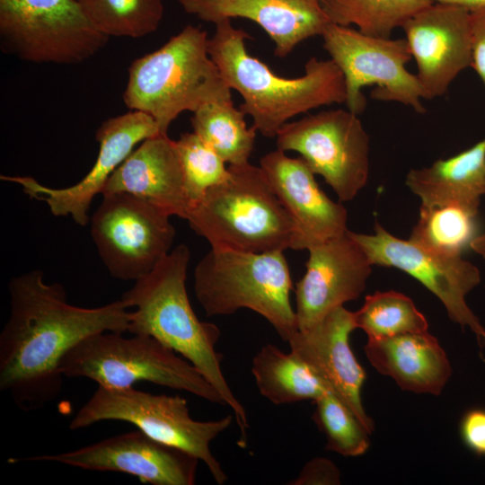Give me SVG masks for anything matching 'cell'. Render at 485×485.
Segmentation results:
<instances>
[{"label": "cell", "instance_id": "10", "mask_svg": "<svg viewBox=\"0 0 485 485\" xmlns=\"http://www.w3.org/2000/svg\"><path fill=\"white\" fill-rule=\"evenodd\" d=\"M323 48L341 71L348 110L360 114L366 106L364 87L375 85L371 98L410 107L423 113V90L406 65L412 59L406 39L366 35L353 27L330 22L322 33Z\"/></svg>", "mask_w": 485, "mask_h": 485}, {"label": "cell", "instance_id": "16", "mask_svg": "<svg viewBox=\"0 0 485 485\" xmlns=\"http://www.w3.org/2000/svg\"><path fill=\"white\" fill-rule=\"evenodd\" d=\"M402 29L425 99L443 96L459 74L472 65L470 11L433 2Z\"/></svg>", "mask_w": 485, "mask_h": 485}, {"label": "cell", "instance_id": "17", "mask_svg": "<svg viewBox=\"0 0 485 485\" xmlns=\"http://www.w3.org/2000/svg\"><path fill=\"white\" fill-rule=\"evenodd\" d=\"M348 231L307 249L306 270L295 286L299 331L309 329L335 308L356 300L366 289L373 264Z\"/></svg>", "mask_w": 485, "mask_h": 485}, {"label": "cell", "instance_id": "33", "mask_svg": "<svg viewBox=\"0 0 485 485\" xmlns=\"http://www.w3.org/2000/svg\"><path fill=\"white\" fill-rule=\"evenodd\" d=\"M460 436L468 449L485 456V409L469 410L460 422Z\"/></svg>", "mask_w": 485, "mask_h": 485}, {"label": "cell", "instance_id": "7", "mask_svg": "<svg viewBox=\"0 0 485 485\" xmlns=\"http://www.w3.org/2000/svg\"><path fill=\"white\" fill-rule=\"evenodd\" d=\"M123 334L103 331L85 338L63 358L64 376L88 378L98 386L113 389L148 382L225 405L202 374L174 350L149 335L127 338Z\"/></svg>", "mask_w": 485, "mask_h": 485}, {"label": "cell", "instance_id": "22", "mask_svg": "<svg viewBox=\"0 0 485 485\" xmlns=\"http://www.w3.org/2000/svg\"><path fill=\"white\" fill-rule=\"evenodd\" d=\"M364 349L370 364L405 391L439 395L452 375L445 350L428 331L368 339Z\"/></svg>", "mask_w": 485, "mask_h": 485}, {"label": "cell", "instance_id": "20", "mask_svg": "<svg viewBox=\"0 0 485 485\" xmlns=\"http://www.w3.org/2000/svg\"><path fill=\"white\" fill-rule=\"evenodd\" d=\"M199 20L216 24L221 20L252 21L274 43V54L286 57L303 41L321 36L330 23L321 0H177Z\"/></svg>", "mask_w": 485, "mask_h": 485}, {"label": "cell", "instance_id": "24", "mask_svg": "<svg viewBox=\"0 0 485 485\" xmlns=\"http://www.w3.org/2000/svg\"><path fill=\"white\" fill-rule=\"evenodd\" d=\"M251 373L260 393L276 405L315 401L327 387L291 351L273 344L261 347L252 358Z\"/></svg>", "mask_w": 485, "mask_h": 485}, {"label": "cell", "instance_id": "15", "mask_svg": "<svg viewBox=\"0 0 485 485\" xmlns=\"http://www.w3.org/2000/svg\"><path fill=\"white\" fill-rule=\"evenodd\" d=\"M155 120L148 114L131 110L103 121L96 131L97 159L77 183L65 188L45 186L30 176L1 175L2 181L19 184L30 198L45 202L55 216H71L79 225L90 222L88 211L112 172L145 139L160 135ZM162 135V134H161Z\"/></svg>", "mask_w": 485, "mask_h": 485}, {"label": "cell", "instance_id": "2", "mask_svg": "<svg viewBox=\"0 0 485 485\" xmlns=\"http://www.w3.org/2000/svg\"><path fill=\"white\" fill-rule=\"evenodd\" d=\"M190 260L188 246L179 244L122 295L128 307L134 308L128 331L149 335L191 363L234 411L240 429L238 444L244 447L248 418L222 371L223 357L216 349L221 331L216 324L200 321L189 300L186 279Z\"/></svg>", "mask_w": 485, "mask_h": 485}, {"label": "cell", "instance_id": "12", "mask_svg": "<svg viewBox=\"0 0 485 485\" xmlns=\"http://www.w3.org/2000/svg\"><path fill=\"white\" fill-rule=\"evenodd\" d=\"M276 146L298 153L340 201L352 200L367 183L369 136L349 110H325L288 121L277 133Z\"/></svg>", "mask_w": 485, "mask_h": 485}, {"label": "cell", "instance_id": "13", "mask_svg": "<svg viewBox=\"0 0 485 485\" xmlns=\"http://www.w3.org/2000/svg\"><path fill=\"white\" fill-rule=\"evenodd\" d=\"M348 233L373 265L398 269L420 282L441 301L450 320L468 328L480 348L485 347V328L466 303V295L481 281L474 264L463 255L444 254L400 239L378 222L372 234Z\"/></svg>", "mask_w": 485, "mask_h": 485}, {"label": "cell", "instance_id": "5", "mask_svg": "<svg viewBox=\"0 0 485 485\" xmlns=\"http://www.w3.org/2000/svg\"><path fill=\"white\" fill-rule=\"evenodd\" d=\"M228 169V177L190 208V228L212 249L256 253L299 250L295 222L260 166L247 163Z\"/></svg>", "mask_w": 485, "mask_h": 485}, {"label": "cell", "instance_id": "34", "mask_svg": "<svg viewBox=\"0 0 485 485\" xmlns=\"http://www.w3.org/2000/svg\"><path fill=\"white\" fill-rule=\"evenodd\" d=\"M472 65L485 88V8L470 12Z\"/></svg>", "mask_w": 485, "mask_h": 485}, {"label": "cell", "instance_id": "27", "mask_svg": "<svg viewBox=\"0 0 485 485\" xmlns=\"http://www.w3.org/2000/svg\"><path fill=\"white\" fill-rule=\"evenodd\" d=\"M478 211L460 205L425 207L410 240L433 251L463 255L478 234Z\"/></svg>", "mask_w": 485, "mask_h": 485}, {"label": "cell", "instance_id": "26", "mask_svg": "<svg viewBox=\"0 0 485 485\" xmlns=\"http://www.w3.org/2000/svg\"><path fill=\"white\" fill-rule=\"evenodd\" d=\"M433 0H321L330 22L379 38H390Z\"/></svg>", "mask_w": 485, "mask_h": 485}, {"label": "cell", "instance_id": "31", "mask_svg": "<svg viewBox=\"0 0 485 485\" xmlns=\"http://www.w3.org/2000/svg\"><path fill=\"white\" fill-rule=\"evenodd\" d=\"M314 402L313 419L326 436V449L344 456H359L367 451L370 434L331 392Z\"/></svg>", "mask_w": 485, "mask_h": 485}, {"label": "cell", "instance_id": "35", "mask_svg": "<svg viewBox=\"0 0 485 485\" xmlns=\"http://www.w3.org/2000/svg\"><path fill=\"white\" fill-rule=\"evenodd\" d=\"M433 2L454 4L470 12L485 8V0H433Z\"/></svg>", "mask_w": 485, "mask_h": 485}, {"label": "cell", "instance_id": "25", "mask_svg": "<svg viewBox=\"0 0 485 485\" xmlns=\"http://www.w3.org/2000/svg\"><path fill=\"white\" fill-rule=\"evenodd\" d=\"M245 114L233 101L206 104L193 112V132L229 165L249 163L257 130L247 127Z\"/></svg>", "mask_w": 485, "mask_h": 485}, {"label": "cell", "instance_id": "28", "mask_svg": "<svg viewBox=\"0 0 485 485\" xmlns=\"http://www.w3.org/2000/svg\"><path fill=\"white\" fill-rule=\"evenodd\" d=\"M357 329L368 339L391 337L403 333L428 331V323L413 301L396 291H377L368 295L361 308L354 312Z\"/></svg>", "mask_w": 485, "mask_h": 485}, {"label": "cell", "instance_id": "1", "mask_svg": "<svg viewBox=\"0 0 485 485\" xmlns=\"http://www.w3.org/2000/svg\"><path fill=\"white\" fill-rule=\"evenodd\" d=\"M10 312L0 333V390L22 410L52 401L62 389L60 365L85 338L128 331L130 311L122 299L84 308L67 302L59 283L33 269L8 283Z\"/></svg>", "mask_w": 485, "mask_h": 485}, {"label": "cell", "instance_id": "37", "mask_svg": "<svg viewBox=\"0 0 485 485\" xmlns=\"http://www.w3.org/2000/svg\"><path fill=\"white\" fill-rule=\"evenodd\" d=\"M77 1L82 2L83 0H77Z\"/></svg>", "mask_w": 485, "mask_h": 485}, {"label": "cell", "instance_id": "32", "mask_svg": "<svg viewBox=\"0 0 485 485\" xmlns=\"http://www.w3.org/2000/svg\"><path fill=\"white\" fill-rule=\"evenodd\" d=\"M340 483V472L329 459L317 457L310 460L302 468L290 485H336Z\"/></svg>", "mask_w": 485, "mask_h": 485}, {"label": "cell", "instance_id": "36", "mask_svg": "<svg viewBox=\"0 0 485 485\" xmlns=\"http://www.w3.org/2000/svg\"><path fill=\"white\" fill-rule=\"evenodd\" d=\"M471 250L485 260V233L478 234L471 243Z\"/></svg>", "mask_w": 485, "mask_h": 485}, {"label": "cell", "instance_id": "4", "mask_svg": "<svg viewBox=\"0 0 485 485\" xmlns=\"http://www.w3.org/2000/svg\"><path fill=\"white\" fill-rule=\"evenodd\" d=\"M208 40L206 31L189 24L158 49L135 59L125 105L151 116L160 133L167 135L181 113L232 101L231 89L209 55Z\"/></svg>", "mask_w": 485, "mask_h": 485}, {"label": "cell", "instance_id": "21", "mask_svg": "<svg viewBox=\"0 0 485 485\" xmlns=\"http://www.w3.org/2000/svg\"><path fill=\"white\" fill-rule=\"evenodd\" d=\"M128 193L186 219L190 204L174 140L168 135L145 139L107 181L101 195Z\"/></svg>", "mask_w": 485, "mask_h": 485}, {"label": "cell", "instance_id": "30", "mask_svg": "<svg viewBox=\"0 0 485 485\" xmlns=\"http://www.w3.org/2000/svg\"><path fill=\"white\" fill-rule=\"evenodd\" d=\"M174 142L191 208L209 189L228 177L229 169L217 153L193 131L182 133Z\"/></svg>", "mask_w": 485, "mask_h": 485}, {"label": "cell", "instance_id": "3", "mask_svg": "<svg viewBox=\"0 0 485 485\" xmlns=\"http://www.w3.org/2000/svg\"><path fill=\"white\" fill-rule=\"evenodd\" d=\"M208 52L230 89L242 98L239 109L252 119L262 136L276 137L281 127L297 115L331 104L346 102L343 75L331 59L311 57L301 76L276 75L247 51L250 35L231 20L216 24Z\"/></svg>", "mask_w": 485, "mask_h": 485}, {"label": "cell", "instance_id": "6", "mask_svg": "<svg viewBox=\"0 0 485 485\" xmlns=\"http://www.w3.org/2000/svg\"><path fill=\"white\" fill-rule=\"evenodd\" d=\"M291 289L284 251L256 253L211 248L194 270L195 295L207 316L250 309L264 317L286 341L297 331Z\"/></svg>", "mask_w": 485, "mask_h": 485}, {"label": "cell", "instance_id": "14", "mask_svg": "<svg viewBox=\"0 0 485 485\" xmlns=\"http://www.w3.org/2000/svg\"><path fill=\"white\" fill-rule=\"evenodd\" d=\"M54 462L89 471L119 472L152 485H193L199 460L137 429L55 454L9 458L20 462Z\"/></svg>", "mask_w": 485, "mask_h": 485}, {"label": "cell", "instance_id": "23", "mask_svg": "<svg viewBox=\"0 0 485 485\" xmlns=\"http://www.w3.org/2000/svg\"><path fill=\"white\" fill-rule=\"evenodd\" d=\"M405 183L421 206L460 205L479 212L485 195V137L428 167L411 169Z\"/></svg>", "mask_w": 485, "mask_h": 485}, {"label": "cell", "instance_id": "18", "mask_svg": "<svg viewBox=\"0 0 485 485\" xmlns=\"http://www.w3.org/2000/svg\"><path fill=\"white\" fill-rule=\"evenodd\" d=\"M354 312L335 308L307 330H297L287 340L294 353L359 420L371 435L375 430L361 400L366 373L349 345L355 330Z\"/></svg>", "mask_w": 485, "mask_h": 485}, {"label": "cell", "instance_id": "19", "mask_svg": "<svg viewBox=\"0 0 485 485\" xmlns=\"http://www.w3.org/2000/svg\"><path fill=\"white\" fill-rule=\"evenodd\" d=\"M260 166L295 222L299 250L345 234L348 213L319 187L314 173L300 157L276 149L263 155Z\"/></svg>", "mask_w": 485, "mask_h": 485}, {"label": "cell", "instance_id": "11", "mask_svg": "<svg viewBox=\"0 0 485 485\" xmlns=\"http://www.w3.org/2000/svg\"><path fill=\"white\" fill-rule=\"evenodd\" d=\"M171 216L128 193L102 196L90 218L91 235L109 273L134 282L147 275L172 251L176 231Z\"/></svg>", "mask_w": 485, "mask_h": 485}, {"label": "cell", "instance_id": "29", "mask_svg": "<svg viewBox=\"0 0 485 485\" xmlns=\"http://www.w3.org/2000/svg\"><path fill=\"white\" fill-rule=\"evenodd\" d=\"M97 30L110 37L140 38L154 32L163 18V0H83Z\"/></svg>", "mask_w": 485, "mask_h": 485}, {"label": "cell", "instance_id": "8", "mask_svg": "<svg viewBox=\"0 0 485 485\" xmlns=\"http://www.w3.org/2000/svg\"><path fill=\"white\" fill-rule=\"evenodd\" d=\"M233 419L227 415L216 420H195L187 400L181 396L154 394L133 387L98 386L71 420L69 428L77 430L104 420L130 423L152 438L196 456L206 464L214 481L222 485L227 475L209 445Z\"/></svg>", "mask_w": 485, "mask_h": 485}, {"label": "cell", "instance_id": "9", "mask_svg": "<svg viewBox=\"0 0 485 485\" xmlns=\"http://www.w3.org/2000/svg\"><path fill=\"white\" fill-rule=\"evenodd\" d=\"M0 36L22 60L59 65L89 59L110 39L77 0H0Z\"/></svg>", "mask_w": 485, "mask_h": 485}]
</instances>
